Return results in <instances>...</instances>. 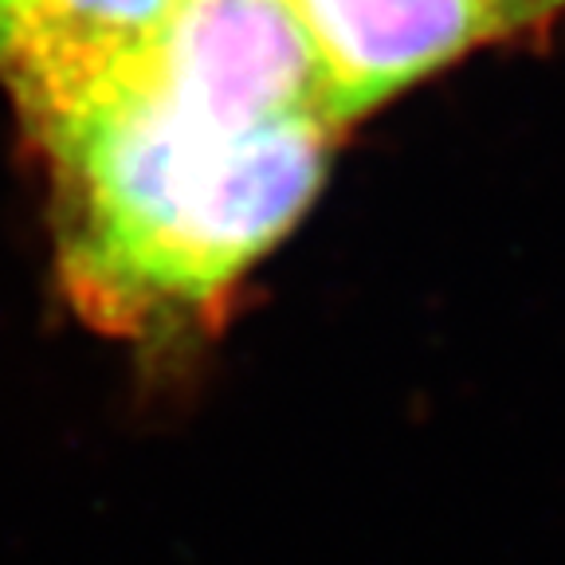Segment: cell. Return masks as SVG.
I'll use <instances>...</instances> for the list:
<instances>
[{"label": "cell", "instance_id": "5b68a950", "mask_svg": "<svg viewBox=\"0 0 565 565\" xmlns=\"http://www.w3.org/2000/svg\"><path fill=\"white\" fill-rule=\"evenodd\" d=\"M491 4L503 12L507 32H530L565 12V0H491Z\"/></svg>", "mask_w": 565, "mask_h": 565}, {"label": "cell", "instance_id": "7a4b0ae2", "mask_svg": "<svg viewBox=\"0 0 565 565\" xmlns=\"http://www.w3.org/2000/svg\"><path fill=\"white\" fill-rule=\"evenodd\" d=\"M146 83L212 130L330 122L322 63L295 0H181Z\"/></svg>", "mask_w": 565, "mask_h": 565}, {"label": "cell", "instance_id": "277c9868", "mask_svg": "<svg viewBox=\"0 0 565 565\" xmlns=\"http://www.w3.org/2000/svg\"><path fill=\"white\" fill-rule=\"evenodd\" d=\"M342 130L388 95L507 32L491 0H295Z\"/></svg>", "mask_w": 565, "mask_h": 565}, {"label": "cell", "instance_id": "3957f363", "mask_svg": "<svg viewBox=\"0 0 565 565\" xmlns=\"http://www.w3.org/2000/svg\"><path fill=\"white\" fill-rule=\"evenodd\" d=\"M181 0H0V83L40 138L141 79Z\"/></svg>", "mask_w": 565, "mask_h": 565}, {"label": "cell", "instance_id": "6da1fadb", "mask_svg": "<svg viewBox=\"0 0 565 565\" xmlns=\"http://www.w3.org/2000/svg\"><path fill=\"white\" fill-rule=\"evenodd\" d=\"M322 118L212 130L141 79L40 134L55 169L63 291L87 322L146 338L216 315L327 177Z\"/></svg>", "mask_w": 565, "mask_h": 565}]
</instances>
